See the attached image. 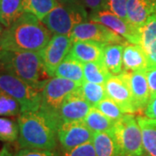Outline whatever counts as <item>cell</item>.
Returning <instances> with one entry per match:
<instances>
[{"label": "cell", "instance_id": "cell-1", "mask_svg": "<svg viewBox=\"0 0 156 156\" xmlns=\"http://www.w3.org/2000/svg\"><path fill=\"white\" fill-rule=\"evenodd\" d=\"M52 32L33 14L23 12L17 20L5 28L1 44L5 51H35L43 50Z\"/></svg>", "mask_w": 156, "mask_h": 156}, {"label": "cell", "instance_id": "cell-2", "mask_svg": "<svg viewBox=\"0 0 156 156\" xmlns=\"http://www.w3.org/2000/svg\"><path fill=\"white\" fill-rule=\"evenodd\" d=\"M19 148L56 150L57 146V128L59 124L45 112H22L17 117Z\"/></svg>", "mask_w": 156, "mask_h": 156}, {"label": "cell", "instance_id": "cell-3", "mask_svg": "<svg viewBox=\"0 0 156 156\" xmlns=\"http://www.w3.org/2000/svg\"><path fill=\"white\" fill-rule=\"evenodd\" d=\"M0 71L10 73L41 91L50 78L40 51H5L0 59Z\"/></svg>", "mask_w": 156, "mask_h": 156}, {"label": "cell", "instance_id": "cell-4", "mask_svg": "<svg viewBox=\"0 0 156 156\" xmlns=\"http://www.w3.org/2000/svg\"><path fill=\"white\" fill-rule=\"evenodd\" d=\"M89 20V13L81 0H57V5L43 19L52 34L70 35L73 29Z\"/></svg>", "mask_w": 156, "mask_h": 156}, {"label": "cell", "instance_id": "cell-5", "mask_svg": "<svg viewBox=\"0 0 156 156\" xmlns=\"http://www.w3.org/2000/svg\"><path fill=\"white\" fill-rule=\"evenodd\" d=\"M112 131L119 146L121 156L146 154L141 129L134 114H125L115 123Z\"/></svg>", "mask_w": 156, "mask_h": 156}, {"label": "cell", "instance_id": "cell-6", "mask_svg": "<svg viewBox=\"0 0 156 156\" xmlns=\"http://www.w3.org/2000/svg\"><path fill=\"white\" fill-rule=\"evenodd\" d=\"M0 89L19 103L21 113L40 108L42 91L10 73L0 71Z\"/></svg>", "mask_w": 156, "mask_h": 156}, {"label": "cell", "instance_id": "cell-7", "mask_svg": "<svg viewBox=\"0 0 156 156\" xmlns=\"http://www.w3.org/2000/svg\"><path fill=\"white\" fill-rule=\"evenodd\" d=\"M80 86L76 83L65 78L50 77L42 89V101L39 109L53 117L60 126L57 112L65 98Z\"/></svg>", "mask_w": 156, "mask_h": 156}, {"label": "cell", "instance_id": "cell-8", "mask_svg": "<svg viewBox=\"0 0 156 156\" xmlns=\"http://www.w3.org/2000/svg\"><path fill=\"white\" fill-rule=\"evenodd\" d=\"M69 36L74 42L93 41L103 45L117 44L125 46L130 44L122 36L108 28L104 24L89 19L76 25Z\"/></svg>", "mask_w": 156, "mask_h": 156}, {"label": "cell", "instance_id": "cell-9", "mask_svg": "<svg viewBox=\"0 0 156 156\" xmlns=\"http://www.w3.org/2000/svg\"><path fill=\"white\" fill-rule=\"evenodd\" d=\"M73 43L69 35L53 34L44 48L40 50L45 69L50 77L55 76L56 68L67 57Z\"/></svg>", "mask_w": 156, "mask_h": 156}, {"label": "cell", "instance_id": "cell-10", "mask_svg": "<svg viewBox=\"0 0 156 156\" xmlns=\"http://www.w3.org/2000/svg\"><path fill=\"white\" fill-rule=\"evenodd\" d=\"M89 19L104 24L108 28L116 32L126 39L128 43L139 44V29L119 17L106 7H101L90 11Z\"/></svg>", "mask_w": 156, "mask_h": 156}, {"label": "cell", "instance_id": "cell-11", "mask_svg": "<svg viewBox=\"0 0 156 156\" xmlns=\"http://www.w3.org/2000/svg\"><path fill=\"white\" fill-rule=\"evenodd\" d=\"M94 132L84 121L62 122L57 128V140L61 152L70 150L78 146L92 141Z\"/></svg>", "mask_w": 156, "mask_h": 156}, {"label": "cell", "instance_id": "cell-12", "mask_svg": "<svg viewBox=\"0 0 156 156\" xmlns=\"http://www.w3.org/2000/svg\"><path fill=\"white\" fill-rule=\"evenodd\" d=\"M104 88L108 97L115 101L125 114L136 113L126 72L112 75L104 84Z\"/></svg>", "mask_w": 156, "mask_h": 156}, {"label": "cell", "instance_id": "cell-13", "mask_svg": "<svg viewBox=\"0 0 156 156\" xmlns=\"http://www.w3.org/2000/svg\"><path fill=\"white\" fill-rule=\"evenodd\" d=\"M90 108L91 105L84 98L80 87H78L65 98L57 112V118L60 124L83 121Z\"/></svg>", "mask_w": 156, "mask_h": 156}, {"label": "cell", "instance_id": "cell-14", "mask_svg": "<svg viewBox=\"0 0 156 156\" xmlns=\"http://www.w3.org/2000/svg\"><path fill=\"white\" fill-rule=\"evenodd\" d=\"M126 72L136 112L144 111L150 101V90L146 70Z\"/></svg>", "mask_w": 156, "mask_h": 156}, {"label": "cell", "instance_id": "cell-15", "mask_svg": "<svg viewBox=\"0 0 156 156\" xmlns=\"http://www.w3.org/2000/svg\"><path fill=\"white\" fill-rule=\"evenodd\" d=\"M154 14L156 0H128L126 6L127 20L135 27H141Z\"/></svg>", "mask_w": 156, "mask_h": 156}, {"label": "cell", "instance_id": "cell-16", "mask_svg": "<svg viewBox=\"0 0 156 156\" xmlns=\"http://www.w3.org/2000/svg\"><path fill=\"white\" fill-rule=\"evenodd\" d=\"M139 45L147 58L148 68H156V14L140 27Z\"/></svg>", "mask_w": 156, "mask_h": 156}, {"label": "cell", "instance_id": "cell-17", "mask_svg": "<svg viewBox=\"0 0 156 156\" xmlns=\"http://www.w3.org/2000/svg\"><path fill=\"white\" fill-rule=\"evenodd\" d=\"M105 45L93 41H75L68 56L83 63L103 60Z\"/></svg>", "mask_w": 156, "mask_h": 156}, {"label": "cell", "instance_id": "cell-18", "mask_svg": "<svg viewBox=\"0 0 156 156\" xmlns=\"http://www.w3.org/2000/svg\"><path fill=\"white\" fill-rule=\"evenodd\" d=\"M122 64L123 71L146 70L148 68L147 58L142 48L134 44H128L124 47Z\"/></svg>", "mask_w": 156, "mask_h": 156}, {"label": "cell", "instance_id": "cell-19", "mask_svg": "<svg viewBox=\"0 0 156 156\" xmlns=\"http://www.w3.org/2000/svg\"><path fill=\"white\" fill-rule=\"evenodd\" d=\"M92 143L96 156H121L120 149L113 131L95 132Z\"/></svg>", "mask_w": 156, "mask_h": 156}, {"label": "cell", "instance_id": "cell-20", "mask_svg": "<svg viewBox=\"0 0 156 156\" xmlns=\"http://www.w3.org/2000/svg\"><path fill=\"white\" fill-rule=\"evenodd\" d=\"M84 63L68 56L56 68L54 76L65 78L79 85L84 82Z\"/></svg>", "mask_w": 156, "mask_h": 156}, {"label": "cell", "instance_id": "cell-21", "mask_svg": "<svg viewBox=\"0 0 156 156\" xmlns=\"http://www.w3.org/2000/svg\"><path fill=\"white\" fill-rule=\"evenodd\" d=\"M136 119L141 129L146 154L156 156V120L146 115H138Z\"/></svg>", "mask_w": 156, "mask_h": 156}, {"label": "cell", "instance_id": "cell-22", "mask_svg": "<svg viewBox=\"0 0 156 156\" xmlns=\"http://www.w3.org/2000/svg\"><path fill=\"white\" fill-rule=\"evenodd\" d=\"M125 45L108 44L103 49V61L108 69L113 75H118L123 71L122 55Z\"/></svg>", "mask_w": 156, "mask_h": 156}, {"label": "cell", "instance_id": "cell-23", "mask_svg": "<svg viewBox=\"0 0 156 156\" xmlns=\"http://www.w3.org/2000/svg\"><path fill=\"white\" fill-rule=\"evenodd\" d=\"M84 81L104 85L113 75L106 67L104 61L90 62L83 65Z\"/></svg>", "mask_w": 156, "mask_h": 156}, {"label": "cell", "instance_id": "cell-24", "mask_svg": "<svg viewBox=\"0 0 156 156\" xmlns=\"http://www.w3.org/2000/svg\"><path fill=\"white\" fill-rule=\"evenodd\" d=\"M23 0L0 1V23L7 28L23 13Z\"/></svg>", "mask_w": 156, "mask_h": 156}, {"label": "cell", "instance_id": "cell-25", "mask_svg": "<svg viewBox=\"0 0 156 156\" xmlns=\"http://www.w3.org/2000/svg\"><path fill=\"white\" fill-rule=\"evenodd\" d=\"M83 121L94 133L111 130L115 123L101 113L96 107H91Z\"/></svg>", "mask_w": 156, "mask_h": 156}, {"label": "cell", "instance_id": "cell-26", "mask_svg": "<svg viewBox=\"0 0 156 156\" xmlns=\"http://www.w3.org/2000/svg\"><path fill=\"white\" fill-rule=\"evenodd\" d=\"M57 5V0H23L24 12L33 14L41 21Z\"/></svg>", "mask_w": 156, "mask_h": 156}, {"label": "cell", "instance_id": "cell-27", "mask_svg": "<svg viewBox=\"0 0 156 156\" xmlns=\"http://www.w3.org/2000/svg\"><path fill=\"white\" fill-rule=\"evenodd\" d=\"M84 98L91 105L95 107L100 101L108 97L104 85L84 81L80 86Z\"/></svg>", "mask_w": 156, "mask_h": 156}, {"label": "cell", "instance_id": "cell-28", "mask_svg": "<svg viewBox=\"0 0 156 156\" xmlns=\"http://www.w3.org/2000/svg\"><path fill=\"white\" fill-rule=\"evenodd\" d=\"M19 136L18 123L7 117L0 116V140L5 142L17 141Z\"/></svg>", "mask_w": 156, "mask_h": 156}, {"label": "cell", "instance_id": "cell-29", "mask_svg": "<svg viewBox=\"0 0 156 156\" xmlns=\"http://www.w3.org/2000/svg\"><path fill=\"white\" fill-rule=\"evenodd\" d=\"M21 107L17 101L0 89V116H18Z\"/></svg>", "mask_w": 156, "mask_h": 156}, {"label": "cell", "instance_id": "cell-30", "mask_svg": "<svg viewBox=\"0 0 156 156\" xmlns=\"http://www.w3.org/2000/svg\"><path fill=\"white\" fill-rule=\"evenodd\" d=\"M95 107L115 122L122 119L125 115V113L122 111L120 106L109 97H106L105 99H103Z\"/></svg>", "mask_w": 156, "mask_h": 156}, {"label": "cell", "instance_id": "cell-31", "mask_svg": "<svg viewBox=\"0 0 156 156\" xmlns=\"http://www.w3.org/2000/svg\"><path fill=\"white\" fill-rule=\"evenodd\" d=\"M61 156H96V154L92 141H89L70 150L61 152Z\"/></svg>", "mask_w": 156, "mask_h": 156}, {"label": "cell", "instance_id": "cell-32", "mask_svg": "<svg viewBox=\"0 0 156 156\" xmlns=\"http://www.w3.org/2000/svg\"><path fill=\"white\" fill-rule=\"evenodd\" d=\"M127 3L128 0H105L104 5L102 7H106L107 9L113 11L119 17L127 20V15H126Z\"/></svg>", "mask_w": 156, "mask_h": 156}, {"label": "cell", "instance_id": "cell-33", "mask_svg": "<svg viewBox=\"0 0 156 156\" xmlns=\"http://www.w3.org/2000/svg\"><path fill=\"white\" fill-rule=\"evenodd\" d=\"M14 156H61V154L56 150L21 148L15 153Z\"/></svg>", "mask_w": 156, "mask_h": 156}, {"label": "cell", "instance_id": "cell-34", "mask_svg": "<svg viewBox=\"0 0 156 156\" xmlns=\"http://www.w3.org/2000/svg\"><path fill=\"white\" fill-rule=\"evenodd\" d=\"M146 76L150 90V101L156 97V68H148L146 69Z\"/></svg>", "mask_w": 156, "mask_h": 156}, {"label": "cell", "instance_id": "cell-35", "mask_svg": "<svg viewBox=\"0 0 156 156\" xmlns=\"http://www.w3.org/2000/svg\"><path fill=\"white\" fill-rule=\"evenodd\" d=\"M87 9L90 10V11L97 10L104 5L105 0H81Z\"/></svg>", "mask_w": 156, "mask_h": 156}, {"label": "cell", "instance_id": "cell-36", "mask_svg": "<svg viewBox=\"0 0 156 156\" xmlns=\"http://www.w3.org/2000/svg\"><path fill=\"white\" fill-rule=\"evenodd\" d=\"M144 115L151 119L156 120V97L149 101L148 105L144 110Z\"/></svg>", "mask_w": 156, "mask_h": 156}, {"label": "cell", "instance_id": "cell-37", "mask_svg": "<svg viewBox=\"0 0 156 156\" xmlns=\"http://www.w3.org/2000/svg\"><path fill=\"white\" fill-rule=\"evenodd\" d=\"M15 154L11 148V145L8 143H6L3 146V147L0 149V156H14Z\"/></svg>", "mask_w": 156, "mask_h": 156}, {"label": "cell", "instance_id": "cell-38", "mask_svg": "<svg viewBox=\"0 0 156 156\" xmlns=\"http://www.w3.org/2000/svg\"><path fill=\"white\" fill-rule=\"evenodd\" d=\"M4 30H5V27L0 23V59L2 58V56L5 54V50H4L3 47H2V44H1V37H2V34H3Z\"/></svg>", "mask_w": 156, "mask_h": 156}, {"label": "cell", "instance_id": "cell-39", "mask_svg": "<svg viewBox=\"0 0 156 156\" xmlns=\"http://www.w3.org/2000/svg\"><path fill=\"white\" fill-rule=\"evenodd\" d=\"M142 156H149V155H148V154H144V155H142Z\"/></svg>", "mask_w": 156, "mask_h": 156}, {"label": "cell", "instance_id": "cell-40", "mask_svg": "<svg viewBox=\"0 0 156 156\" xmlns=\"http://www.w3.org/2000/svg\"><path fill=\"white\" fill-rule=\"evenodd\" d=\"M0 1H1V0H0Z\"/></svg>", "mask_w": 156, "mask_h": 156}]
</instances>
